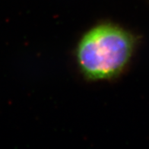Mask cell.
<instances>
[{"mask_svg":"<svg viewBox=\"0 0 149 149\" xmlns=\"http://www.w3.org/2000/svg\"><path fill=\"white\" fill-rule=\"evenodd\" d=\"M135 38L116 25L94 27L81 39L76 50L81 72L91 80L110 79L123 72L131 59Z\"/></svg>","mask_w":149,"mask_h":149,"instance_id":"1","label":"cell"}]
</instances>
